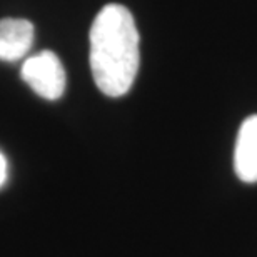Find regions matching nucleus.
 Returning a JSON list of instances; mask_svg holds the SVG:
<instances>
[{"instance_id": "f257e3e1", "label": "nucleus", "mask_w": 257, "mask_h": 257, "mask_svg": "<svg viewBox=\"0 0 257 257\" xmlns=\"http://www.w3.org/2000/svg\"><path fill=\"white\" fill-rule=\"evenodd\" d=\"M90 70L97 87L109 97L125 95L141 64L139 32L131 10L109 4L90 27Z\"/></svg>"}, {"instance_id": "f03ea898", "label": "nucleus", "mask_w": 257, "mask_h": 257, "mask_svg": "<svg viewBox=\"0 0 257 257\" xmlns=\"http://www.w3.org/2000/svg\"><path fill=\"white\" fill-rule=\"evenodd\" d=\"M20 75L25 84L42 99L57 100L65 90L67 77L64 65L50 50L29 57L20 69Z\"/></svg>"}, {"instance_id": "7ed1b4c3", "label": "nucleus", "mask_w": 257, "mask_h": 257, "mask_svg": "<svg viewBox=\"0 0 257 257\" xmlns=\"http://www.w3.org/2000/svg\"><path fill=\"white\" fill-rule=\"evenodd\" d=\"M234 169L240 181L257 182V115L247 117L239 128L234 151Z\"/></svg>"}, {"instance_id": "20e7f679", "label": "nucleus", "mask_w": 257, "mask_h": 257, "mask_svg": "<svg viewBox=\"0 0 257 257\" xmlns=\"http://www.w3.org/2000/svg\"><path fill=\"white\" fill-rule=\"evenodd\" d=\"M34 25L25 19L0 20V60L15 62L29 52L34 42Z\"/></svg>"}, {"instance_id": "39448f33", "label": "nucleus", "mask_w": 257, "mask_h": 257, "mask_svg": "<svg viewBox=\"0 0 257 257\" xmlns=\"http://www.w3.org/2000/svg\"><path fill=\"white\" fill-rule=\"evenodd\" d=\"M5 179H7V161H5L4 154L0 152V187L4 186Z\"/></svg>"}]
</instances>
